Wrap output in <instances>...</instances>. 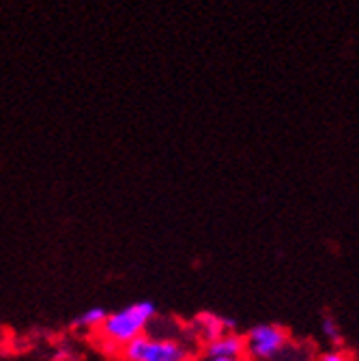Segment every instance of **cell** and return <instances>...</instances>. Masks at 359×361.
Wrapping results in <instances>:
<instances>
[{"instance_id": "4", "label": "cell", "mask_w": 359, "mask_h": 361, "mask_svg": "<svg viewBox=\"0 0 359 361\" xmlns=\"http://www.w3.org/2000/svg\"><path fill=\"white\" fill-rule=\"evenodd\" d=\"M229 331H237L235 327V321L226 319V316H219V314H213V312H202L198 314L196 319L185 327V334L188 338L194 342V344H207L224 334Z\"/></svg>"}, {"instance_id": "7", "label": "cell", "mask_w": 359, "mask_h": 361, "mask_svg": "<svg viewBox=\"0 0 359 361\" xmlns=\"http://www.w3.org/2000/svg\"><path fill=\"white\" fill-rule=\"evenodd\" d=\"M321 329H323V336H325L331 344H336V346H338V344L342 342V334H340V327H338V323H336L334 316H329V314H325V316H323Z\"/></svg>"}, {"instance_id": "5", "label": "cell", "mask_w": 359, "mask_h": 361, "mask_svg": "<svg viewBox=\"0 0 359 361\" xmlns=\"http://www.w3.org/2000/svg\"><path fill=\"white\" fill-rule=\"evenodd\" d=\"M200 355H211V357H233V359H243L245 357V342L239 331H229L207 344L200 346Z\"/></svg>"}, {"instance_id": "6", "label": "cell", "mask_w": 359, "mask_h": 361, "mask_svg": "<svg viewBox=\"0 0 359 361\" xmlns=\"http://www.w3.org/2000/svg\"><path fill=\"white\" fill-rule=\"evenodd\" d=\"M106 316H108L106 307L93 305V307H88V310H84L82 314L75 316V319H73V329L82 331L84 336H93L102 327V323L106 321Z\"/></svg>"}, {"instance_id": "1", "label": "cell", "mask_w": 359, "mask_h": 361, "mask_svg": "<svg viewBox=\"0 0 359 361\" xmlns=\"http://www.w3.org/2000/svg\"><path fill=\"white\" fill-rule=\"evenodd\" d=\"M157 316V305L153 301H133L125 307L108 312L102 327L91 336L93 344L108 357H116L129 342L149 331Z\"/></svg>"}, {"instance_id": "2", "label": "cell", "mask_w": 359, "mask_h": 361, "mask_svg": "<svg viewBox=\"0 0 359 361\" xmlns=\"http://www.w3.org/2000/svg\"><path fill=\"white\" fill-rule=\"evenodd\" d=\"M114 359L118 361H196L194 342L174 334H153L147 331L133 342H129Z\"/></svg>"}, {"instance_id": "3", "label": "cell", "mask_w": 359, "mask_h": 361, "mask_svg": "<svg viewBox=\"0 0 359 361\" xmlns=\"http://www.w3.org/2000/svg\"><path fill=\"white\" fill-rule=\"evenodd\" d=\"M243 342H245V355L252 361H274L286 350L291 336L278 323H262V325H254L243 336Z\"/></svg>"}, {"instance_id": "9", "label": "cell", "mask_w": 359, "mask_h": 361, "mask_svg": "<svg viewBox=\"0 0 359 361\" xmlns=\"http://www.w3.org/2000/svg\"><path fill=\"white\" fill-rule=\"evenodd\" d=\"M196 361H243V359H233V357H211V355H198Z\"/></svg>"}, {"instance_id": "8", "label": "cell", "mask_w": 359, "mask_h": 361, "mask_svg": "<svg viewBox=\"0 0 359 361\" xmlns=\"http://www.w3.org/2000/svg\"><path fill=\"white\" fill-rule=\"evenodd\" d=\"M319 361H351V357L344 350H340V348H331V350H325L319 357Z\"/></svg>"}]
</instances>
